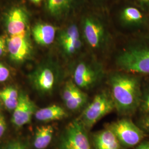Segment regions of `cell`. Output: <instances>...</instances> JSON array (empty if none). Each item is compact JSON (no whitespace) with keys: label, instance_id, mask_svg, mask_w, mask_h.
Returning a JSON list of instances; mask_svg holds the SVG:
<instances>
[{"label":"cell","instance_id":"4fadbf2b","mask_svg":"<svg viewBox=\"0 0 149 149\" xmlns=\"http://www.w3.org/2000/svg\"><path fill=\"white\" fill-rule=\"evenodd\" d=\"M35 112V106L29 96L20 93L18 103L14 109L12 122L18 127H21L31 122Z\"/></svg>","mask_w":149,"mask_h":149},{"label":"cell","instance_id":"7402d4cb","mask_svg":"<svg viewBox=\"0 0 149 149\" xmlns=\"http://www.w3.org/2000/svg\"><path fill=\"white\" fill-rule=\"evenodd\" d=\"M1 92L5 95L6 96H8L11 98L15 100H18L19 95L18 93V91L13 87H7L3 89V90L1 91Z\"/></svg>","mask_w":149,"mask_h":149},{"label":"cell","instance_id":"d4e9b609","mask_svg":"<svg viewBox=\"0 0 149 149\" xmlns=\"http://www.w3.org/2000/svg\"><path fill=\"white\" fill-rule=\"evenodd\" d=\"M141 108L144 112L149 113V89L145 93L141 102Z\"/></svg>","mask_w":149,"mask_h":149},{"label":"cell","instance_id":"3957f363","mask_svg":"<svg viewBox=\"0 0 149 149\" xmlns=\"http://www.w3.org/2000/svg\"><path fill=\"white\" fill-rule=\"evenodd\" d=\"M103 76L102 65L92 57L81 58L74 65L72 81L82 90L94 87L101 81Z\"/></svg>","mask_w":149,"mask_h":149},{"label":"cell","instance_id":"ffe728a7","mask_svg":"<svg viewBox=\"0 0 149 149\" xmlns=\"http://www.w3.org/2000/svg\"><path fill=\"white\" fill-rule=\"evenodd\" d=\"M0 99L4 103L6 107L10 110H13L16 108L18 103V100H15L11 98L8 96H6L3 93L0 92Z\"/></svg>","mask_w":149,"mask_h":149},{"label":"cell","instance_id":"5b68a950","mask_svg":"<svg viewBox=\"0 0 149 149\" xmlns=\"http://www.w3.org/2000/svg\"><path fill=\"white\" fill-rule=\"evenodd\" d=\"M114 109L115 106L111 95L106 92H102L97 94L86 107L79 120L85 129H90Z\"/></svg>","mask_w":149,"mask_h":149},{"label":"cell","instance_id":"9a60e30c","mask_svg":"<svg viewBox=\"0 0 149 149\" xmlns=\"http://www.w3.org/2000/svg\"><path fill=\"white\" fill-rule=\"evenodd\" d=\"M81 0H46L45 8L48 14L56 19L69 16L80 3Z\"/></svg>","mask_w":149,"mask_h":149},{"label":"cell","instance_id":"f1b7e54d","mask_svg":"<svg viewBox=\"0 0 149 149\" xmlns=\"http://www.w3.org/2000/svg\"><path fill=\"white\" fill-rule=\"evenodd\" d=\"M143 124H144V126L145 128L149 129V116L146 118L144 119Z\"/></svg>","mask_w":149,"mask_h":149},{"label":"cell","instance_id":"e0dca14e","mask_svg":"<svg viewBox=\"0 0 149 149\" xmlns=\"http://www.w3.org/2000/svg\"><path fill=\"white\" fill-rule=\"evenodd\" d=\"M94 142L96 149H121V143L108 128L96 134Z\"/></svg>","mask_w":149,"mask_h":149},{"label":"cell","instance_id":"6da1fadb","mask_svg":"<svg viewBox=\"0 0 149 149\" xmlns=\"http://www.w3.org/2000/svg\"><path fill=\"white\" fill-rule=\"evenodd\" d=\"M111 94L115 108L123 114L133 112L141 102V91L138 79L127 72H116L111 75Z\"/></svg>","mask_w":149,"mask_h":149},{"label":"cell","instance_id":"f546056e","mask_svg":"<svg viewBox=\"0 0 149 149\" xmlns=\"http://www.w3.org/2000/svg\"><path fill=\"white\" fill-rule=\"evenodd\" d=\"M31 2H32L34 4H36V5H38V4H39L41 3V2L43 1V0H29Z\"/></svg>","mask_w":149,"mask_h":149},{"label":"cell","instance_id":"44dd1931","mask_svg":"<svg viewBox=\"0 0 149 149\" xmlns=\"http://www.w3.org/2000/svg\"><path fill=\"white\" fill-rule=\"evenodd\" d=\"M134 5L149 16V0H132Z\"/></svg>","mask_w":149,"mask_h":149},{"label":"cell","instance_id":"8992f818","mask_svg":"<svg viewBox=\"0 0 149 149\" xmlns=\"http://www.w3.org/2000/svg\"><path fill=\"white\" fill-rule=\"evenodd\" d=\"M57 40L62 52L67 57L80 53L84 42L80 27L76 23H71L59 31Z\"/></svg>","mask_w":149,"mask_h":149},{"label":"cell","instance_id":"4316f807","mask_svg":"<svg viewBox=\"0 0 149 149\" xmlns=\"http://www.w3.org/2000/svg\"><path fill=\"white\" fill-rule=\"evenodd\" d=\"M6 123L5 118L0 114V138L5 133Z\"/></svg>","mask_w":149,"mask_h":149},{"label":"cell","instance_id":"52a82bcc","mask_svg":"<svg viewBox=\"0 0 149 149\" xmlns=\"http://www.w3.org/2000/svg\"><path fill=\"white\" fill-rule=\"evenodd\" d=\"M107 128L114 133L121 144L128 147L137 145L144 138L143 132L129 119L112 123Z\"/></svg>","mask_w":149,"mask_h":149},{"label":"cell","instance_id":"603a6c76","mask_svg":"<svg viewBox=\"0 0 149 149\" xmlns=\"http://www.w3.org/2000/svg\"><path fill=\"white\" fill-rule=\"evenodd\" d=\"M1 149H26V146L21 141H12L7 144Z\"/></svg>","mask_w":149,"mask_h":149},{"label":"cell","instance_id":"83f0119b","mask_svg":"<svg viewBox=\"0 0 149 149\" xmlns=\"http://www.w3.org/2000/svg\"><path fill=\"white\" fill-rule=\"evenodd\" d=\"M135 149H149V141H145L140 144Z\"/></svg>","mask_w":149,"mask_h":149},{"label":"cell","instance_id":"2e32d148","mask_svg":"<svg viewBox=\"0 0 149 149\" xmlns=\"http://www.w3.org/2000/svg\"><path fill=\"white\" fill-rule=\"evenodd\" d=\"M31 32L34 41L38 45L47 47L54 42L56 36L57 29L51 24L38 22L32 27Z\"/></svg>","mask_w":149,"mask_h":149},{"label":"cell","instance_id":"ac0fdd59","mask_svg":"<svg viewBox=\"0 0 149 149\" xmlns=\"http://www.w3.org/2000/svg\"><path fill=\"white\" fill-rule=\"evenodd\" d=\"M68 116V114L63 107L53 104L40 109L35 113L38 120L41 122H50L60 120Z\"/></svg>","mask_w":149,"mask_h":149},{"label":"cell","instance_id":"30bf717a","mask_svg":"<svg viewBox=\"0 0 149 149\" xmlns=\"http://www.w3.org/2000/svg\"><path fill=\"white\" fill-rule=\"evenodd\" d=\"M7 49L12 61L21 63L27 60L33 50L30 31L7 38Z\"/></svg>","mask_w":149,"mask_h":149},{"label":"cell","instance_id":"4dcf8cb0","mask_svg":"<svg viewBox=\"0 0 149 149\" xmlns=\"http://www.w3.org/2000/svg\"><path fill=\"white\" fill-rule=\"evenodd\" d=\"M0 106H1V104H0Z\"/></svg>","mask_w":149,"mask_h":149},{"label":"cell","instance_id":"7c38bea8","mask_svg":"<svg viewBox=\"0 0 149 149\" xmlns=\"http://www.w3.org/2000/svg\"><path fill=\"white\" fill-rule=\"evenodd\" d=\"M63 99L65 106L69 110L77 111L86 105L88 97L84 91L71 80L68 81L64 86Z\"/></svg>","mask_w":149,"mask_h":149},{"label":"cell","instance_id":"5bb4252c","mask_svg":"<svg viewBox=\"0 0 149 149\" xmlns=\"http://www.w3.org/2000/svg\"><path fill=\"white\" fill-rule=\"evenodd\" d=\"M34 84L39 90L50 92L54 89L56 79V70L53 64L49 63L42 65L34 74Z\"/></svg>","mask_w":149,"mask_h":149},{"label":"cell","instance_id":"d6986e66","mask_svg":"<svg viewBox=\"0 0 149 149\" xmlns=\"http://www.w3.org/2000/svg\"><path fill=\"white\" fill-rule=\"evenodd\" d=\"M54 128L52 125H44L37 128L34 141V146L37 149H45L53 138Z\"/></svg>","mask_w":149,"mask_h":149},{"label":"cell","instance_id":"277c9868","mask_svg":"<svg viewBox=\"0 0 149 149\" xmlns=\"http://www.w3.org/2000/svg\"><path fill=\"white\" fill-rule=\"evenodd\" d=\"M80 29L85 42L95 50H102L109 41V33L104 22L95 15H86L82 18Z\"/></svg>","mask_w":149,"mask_h":149},{"label":"cell","instance_id":"cb8c5ba5","mask_svg":"<svg viewBox=\"0 0 149 149\" xmlns=\"http://www.w3.org/2000/svg\"><path fill=\"white\" fill-rule=\"evenodd\" d=\"M10 74L9 70L0 63V82L6 81L10 77Z\"/></svg>","mask_w":149,"mask_h":149},{"label":"cell","instance_id":"9c48e42d","mask_svg":"<svg viewBox=\"0 0 149 149\" xmlns=\"http://www.w3.org/2000/svg\"><path fill=\"white\" fill-rule=\"evenodd\" d=\"M4 24L10 36L30 31L29 16L27 10L21 6L11 7L6 13Z\"/></svg>","mask_w":149,"mask_h":149},{"label":"cell","instance_id":"7a4b0ae2","mask_svg":"<svg viewBox=\"0 0 149 149\" xmlns=\"http://www.w3.org/2000/svg\"><path fill=\"white\" fill-rule=\"evenodd\" d=\"M116 64L125 72L149 74V30L140 32L138 37L118 54Z\"/></svg>","mask_w":149,"mask_h":149},{"label":"cell","instance_id":"484cf974","mask_svg":"<svg viewBox=\"0 0 149 149\" xmlns=\"http://www.w3.org/2000/svg\"><path fill=\"white\" fill-rule=\"evenodd\" d=\"M7 48V38L4 36H0V56L6 52Z\"/></svg>","mask_w":149,"mask_h":149},{"label":"cell","instance_id":"ba28073f","mask_svg":"<svg viewBox=\"0 0 149 149\" xmlns=\"http://www.w3.org/2000/svg\"><path fill=\"white\" fill-rule=\"evenodd\" d=\"M60 149H91L85 128L79 120L70 123L65 129Z\"/></svg>","mask_w":149,"mask_h":149},{"label":"cell","instance_id":"8fae6325","mask_svg":"<svg viewBox=\"0 0 149 149\" xmlns=\"http://www.w3.org/2000/svg\"><path fill=\"white\" fill-rule=\"evenodd\" d=\"M119 19L124 27L141 32L149 30V16L134 5L121 10Z\"/></svg>","mask_w":149,"mask_h":149}]
</instances>
